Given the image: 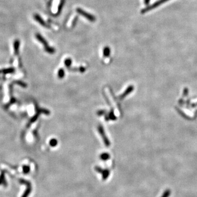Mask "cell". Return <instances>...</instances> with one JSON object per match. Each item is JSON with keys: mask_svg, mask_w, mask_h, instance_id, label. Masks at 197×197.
<instances>
[{"mask_svg": "<svg viewBox=\"0 0 197 197\" xmlns=\"http://www.w3.org/2000/svg\"><path fill=\"white\" fill-rule=\"evenodd\" d=\"M52 2V0H50V1H49V2H48V5H49V6H51V5Z\"/></svg>", "mask_w": 197, "mask_h": 197, "instance_id": "cell-27", "label": "cell"}, {"mask_svg": "<svg viewBox=\"0 0 197 197\" xmlns=\"http://www.w3.org/2000/svg\"><path fill=\"white\" fill-rule=\"evenodd\" d=\"M65 76V71L64 69H60L58 71V77L59 78H63Z\"/></svg>", "mask_w": 197, "mask_h": 197, "instance_id": "cell-15", "label": "cell"}, {"mask_svg": "<svg viewBox=\"0 0 197 197\" xmlns=\"http://www.w3.org/2000/svg\"><path fill=\"white\" fill-rule=\"evenodd\" d=\"M36 37L37 38V40L39 41L40 43H41L42 45L45 46V48H46L48 47L49 46L48 45V43L46 40L40 34H36Z\"/></svg>", "mask_w": 197, "mask_h": 197, "instance_id": "cell-5", "label": "cell"}, {"mask_svg": "<svg viewBox=\"0 0 197 197\" xmlns=\"http://www.w3.org/2000/svg\"><path fill=\"white\" fill-rule=\"evenodd\" d=\"M39 113H38L37 112V114L36 115H35V116L34 117H33L31 119V120H30V123H33V122H34L35 121V120H37V118H38V115H39Z\"/></svg>", "mask_w": 197, "mask_h": 197, "instance_id": "cell-22", "label": "cell"}, {"mask_svg": "<svg viewBox=\"0 0 197 197\" xmlns=\"http://www.w3.org/2000/svg\"><path fill=\"white\" fill-rule=\"evenodd\" d=\"M76 12H77L79 14H80L81 15L84 16L85 18H86L87 19L89 20L91 22H94L96 20V18L94 15L91 14L87 12L86 11L84 10L83 9H82L81 8H77L76 9Z\"/></svg>", "mask_w": 197, "mask_h": 197, "instance_id": "cell-1", "label": "cell"}, {"mask_svg": "<svg viewBox=\"0 0 197 197\" xmlns=\"http://www.w3.org/2000/svg\"><path fill=\"white\" fill-rule=\"evenodd\" d=\"M34 19L37 21L38 23H39L40 25H41L43 27H46V28H50V26H49L46 22L44 20L41 16L38 14H35L34 15Z\"/></svg>", "mask_w": 197, "mask_h": 197, "instance_id": "cell-4", "label": "cell"}, {"mask_svg": "<svg viewBox=\"0 0 197 197\" xmlns=\"http://www.w3.org/2000/svg\"><path fill=\"white\" fill-rule=\"evenodd\" d=\"M102 179L103 180H106L109 176V174H110V171H109L108 169L103 170L102 173Z\"/></svg>", "mask_w": 197, "mask_h": 197, "instance_id": "cell-10", "label": "cell"}, {"mask_svg": "<svg viewBox=\"0 0 197 197\" xmlns=\"http://www.w3.org/2000/svg\"><path fill=\"white\" fill-rule=\"evenodd\" d=\"M65 3V0H61V2H60L59 6H58V12L57 13V14L58 15L60 13V12H61L62 10V9L63 8V6H64V4Z\"/></svg>", "mask_w": 197, "mask_h": 197, "instance_id": "cell-12", "label": "cell"}, {"mask_svg": "<svg viewBox=\"0 0 197 197\" xmlns=\"http://www.w3.org/2000/svg\"><path fill=\"white\" fill-rule=\"evenodd\" d=\"M27 189L25 190V192H24V194L22 197H27L31 192V187L30 183H29L27 182Z\"/></svg>", "mask_w": 197, "mask_h": 197, "instance_id": "cell-9", "label": "cell"}, {"mask_svg": "<svg viewBox=\"0 0 197 197\" xmlns=\"http://www.w3.org/2000/svg\"><path fill=\"white\" fill-rule=\"evenodd\" d=\"M170 194V190L168 189L164 192L162 197H169Z\"/></svg>", "mask_w": 197, "mask_h": 197, "instance_id": "cell-20", "label": "cell"}, {"mask_svg": "<svg viewBox=\"0 0 197 197\" xmlns=\"http://www.w3.org/2000/svg\"><path fill=\"white\" fill-rule=\"evenodd\" d=\"M100 159L103 161H107L110 158V155L107 153H103L100 156Z\"/></svg>", "mask_w": 197, "mask_h": 197, "instance_id": "cell-11", "label": "cell"}, {"mask_svg": "<svg viewBox=\"0 0 197 197\" xmlns=\"http://www.w3.org/2000/svg\"><path fill=\"white\" fill-rule=\"evenodd\" d=\"M4 175L2 174L1 175V176H0V184H1V183H3L4 181H5L4 180Z\"/></svg>", "mask_w": 197, "mask_h": 197, "instance_id": "cell-24", "label": "cell"}, {"mask_svg": "<svg viewBox=\"0 0 197 197\" xmlns=\"http://www.w3.org/2000/svg\"><path fill=\"white\" fill-rule=\"evenodd\" d=\"M169 0H158V1L156 2L155 3H154L153 4L150 5H149V6H147V7L142 9L141 11V12L142 14H144L147 12H149V11H150L153 9H155V8L159 6L160 5H161L162 4L165 3L167 1H168Z\"/></svg>", "mask_w": 197, "mask_h": 197, "instance_id": "cell-2", "label": "cell"}, {"mask_svg": "<svg viewBox=\"0 0 197 197\" xmlns=\"http://www.w3.org/2000/svg\"><path fill=\"white\" fill-rule=\"evenodd\" d=\"M16 83H17L18 84H19V85H21L22 87H27V84L26 83H24V82H20V81H18V82H16Z\"/></svg>", "mask_w": 197, "mask_h": 197, "instance_id": "cell-23", "label": "cell"}, {"mask_svg": "<svg viewBox=\"0 0 197 197\" xmlns=\"http://www.w3.org/2000/svg\"><path fill=\"white\" fill-rule=\"evenodd\" d=\"M111 54V49L108 47H104L103 49V55L105 57H108V56H110Z\"/></svg>", "mask_w": 197, "mask_h": 197, "instance_id": "cell-8", "label": "cell"}, {"mask_svg": "<svg viewBox=\"0 0 197 197\" xmlns=\"http://www.w3.org/2000/svg\"><path fill=\"white\" fill-rule=\"evenodd\" d=\"M133 89H134L133 86H129L128 88L124 91V92L123 93V94L119 96V98H121V99H123V98H124L128 95H129L130 93L133 90Z\"/></svg>", "mask_w": 197, "mask_h": 197, "instance_id": "cell-6", "label": "cell"}, {"mask_svg": "<svg viewBox=\"0 0 197 197\" xmlns=\"http://www.w3.org/2000/svg\"><path fill=\"white\" fill-rule=\"evenodd\" d=\"M98 132H99L100 134L101 135V136H102V138L104 142V144H105L106 146L108 147L110 146V142H109L108 138H107V136L105 133V131H104V129L101 125L98 126Z\"/></svg>", "mask_w": 197, "mask_h": 197, "instance_id": "cell-3", "label": "cell"}, {"mask_svg": "<svg viewBox=\"0 0 197 197\" xmlns=\"http://www.w3.org/2000/svg\"><path fill=\"white\" fill-rule=\"evenodd\" d=\"M14 71V69L13 68H8L6 69H4L1 70L0 72H3L4 74H7V73H13Z\"/></svg>", "mask_w": 197, "mask_h": 197, "instance_id": "cell-14", "label": "cell"}, {"mask_svg": "<svg viewBox=\"0 0 197 197\" xmlns=\"http://www.w3.org/2000/svg\"><path fill=\"white\" fill-rule=\"evenodd\" d=\"M151 0H144V3L146 5H149L150 4Z\"/></svg>", "mask_w": 197, "mask_h": 197, "instance_id": "cell-26", "label": "cell"}, {"mask_svg": "<svg viewBox=\"0 0 197 197\" xmlns=\"http://www.w3.org/2000/svg\"><path fill=\"white\" fill-rule=\"evenodd\" d=\"M19 47H20V41L18 40H16L14 42V54L15 56H18L19 52Z\"/></svg>", "mask_w": 197, "mask_h": 197, "instance_id": "cell-7", "label": "cell"}, {"mask_svg": "<svg viewBox=\"0 0 197 197\" xmlns=\"http://www.w3.org/2000/svg\"><path fill=\"white\" fill-rule=\"evenodd\" d=\"M64 64L67 67H70L71 64H72V60H71L70 58H67L66 59H65V61H64Z\"/></svg>", "mask_w": 197, "mask_h": 197, "instance_id": "cell-16", "label": "cell"}, {"mask_svg": "<svg viewBox=\"0 0 197 197\" xmlns=\"http://www.w3.org/2000/svg\"><path fill=\"white\" fill-rule=\"evenodd\" d=\"M45 50L48 53L51 54H54L55 52H56V49H54V48L50 47V46H49L48 47H47L46 48H45Z\"/></svg>", "mask_w": 197, "mask_h": 197, "instance_id": "cell-13", "label": "cell"}, {"mask_svg": "<svg viewBox=\"0 0 197 197\" xmlns=\"http://www.w3.org/2000/svg\"><path fill=\"white\" fill-rule=\"evenodd\" d=\"M106 113V111L104 110H100L97 111V114L99 115V116H102V115L104 114V113Z\"/></svg>", "mask_w": 197, "mask_h": 197, "instance_id": "cell-25", "label": "cell"}, {"mask_svg": "<svg viewBox=\"0 0 197 197\" xmlns=\"http://www.w3.org/2000/svg\"><path fill=\"white\" fill-rule=\"evenodd\" d=\"M95 171L96 172H97L98 173H100V174H102V173L103 170L101 168H100L99 167H97V166L95 167Z\"/></svg>", "mask_w": 197, "mask_h": 197, "instance_id": "cell-21", "label": "cell"}, {"mask_svg": "<svg viewBox=\"0 0 197 197\" xmlns=\"http://www.w3.org/2000/svg\"><path fill=\"white\" fill-rule=\"evenodd\" d=\"M30 168L29 166H24L23 167V172L24 174H28L30 172Z\"/></svg>", "mask_w": 197, "mask_h": 197, "instance_id": "cell-19", "label": "cell"}, {"mask_svg": "<svg viewBox=\"0 0 197 197\" xmlns=\"http://www.w3.org/2000/svg\"><path fill=\"white\" fill-rule=\"evenodd\" d=\"M49 144H50V145L52 147L56 146L58 145V141L56 139H53L49 141Z\"/></svg>", "mask_w": 197, "mask_h": 197, "instance_id": "cell-17", "label": "cell"}, {"mask_svg": "<svg viewBox=\"0 0 197 197\" xmlns=\"http://www.w3.org/2000/svg\"><path fill=\"white\" fill-rule=\"evenodd\" d=\"M107 118H108V119H111V120L116 119V116H114V113L113 112V111H111V112H109V113L108 114V116Z\"/></svg>", "mask_w": 197, "mask_h": 197, "instance_id": "cell-18", "label": "cell"}]
</instances>
